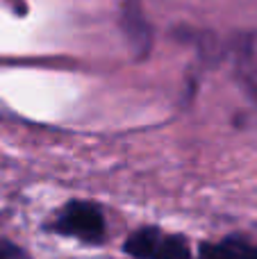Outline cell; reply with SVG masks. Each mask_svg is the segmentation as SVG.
Instances as JSON below:
<instances>
[{"mask_svg": "<svg viewBox=\"0 0 257 259\" xmlns=\"http://www.w3.org/2000/svg\"><path fill=\"white\" fill-rule=\"evenodd\" d=\"M0 259H25L23 252L9 241H0Z\"/></svg>", "mask_w": 257, "mask_h": 259, "instance_id": "cell-5", "label": "cell"}, {"mask_svg": "<svg viewBox=\"0 0 257 259\" xmlns=\"http://www.w3.org/2000/svg\"><path fill=\"white\" fill-rule=\"evenodd\" d=\"M125 252L137 259H189V248L182 237H171L155 228L137 230L125 243Z\"/></svg>", "mask_w": 257, "mask_h": 259, "instance_id": "cell-1", "label": "cell"}, {"mask_svg": "<svg viewBox=\"0 0 257 259\" xmlns=\"http://www.w3.org/2000/svg\"><path fill=\"white\" fill-rule=\"evenodd\" d=\"M55 230L87 243H98L105 237V219L91 202H68L59 214Z\"/></svg>", "mask_w": 257, "mask_h": 259, "instance_id": "cell-2", "label": "cell"}, {"mask_svg": "<svg viewBox=\"0 0 257 259\" xmlns=\"http://www.w3.org/2000/svg\"><path fill=\"white\" fill-rule=\"evenodd\" d=\"M198 259H257V243L237 237L221 243H205Z\"/></svg>", "mask_w": 257, "mask_h": 259, "instance_id": "cell-4", "label": "cell"}, {"mask_svg": "<svg viewBox=\"0 0 257 259\" xmlns=\"http://www.w3.org/2000/svg\"><path fill=\"white\" fill-rule=\"evenodd\" d=\"M121 27H123V34H125L132 53L137 57H146L150 53L153 34H150V25L144 16L141 0H125L123 14H121Z\"/></svg>", "mask_w": 257, "mask_h": 259, "instance_id": "cell-3", "label": "cell"}, {"mask_svg": "<svg viewBox=\"0 0 257 259\" xmlns=\"http://www.w3.org/2000/svg\"><path fill=\"white\" fill-rule=\"evenodd\" d=\"M246 89L250 91V96H253V100L257 103V71H250L248 75H246Z\"/></svg>", "mask_w": 257, "mask_h": 259, "instance_id": "cell-6", "label": "cell"}]
</instances>
